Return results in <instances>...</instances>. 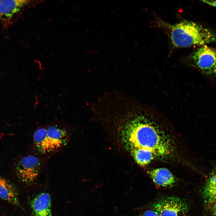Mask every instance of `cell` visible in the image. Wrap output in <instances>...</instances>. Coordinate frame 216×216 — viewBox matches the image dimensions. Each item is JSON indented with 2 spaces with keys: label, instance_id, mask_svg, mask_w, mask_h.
Instances as JSON below:
<instances>
[{
  "label": "cell",
  "instance_id": "obj_1",
  "mask_svg": "<svg viewBox=\"0 0 216 216\" xmlns=\"http://www.w3.org/2000/svg\"><path fill=\"white\" fill-rule=\"evenodd\" d=\"M135 108L130 98L125 96L118 100L112 110V118L122 122L123 137L127 146L131 150H149L156 157L170 154L173 149L170 140Z\"/></svg>",
  "mask_w": 216,
  "mask_h": 216
},
{
  "label": "cell",
  "instance_id": "obj_2",
  "mask_svg": "<svg viewBox=\"0 0 216 216\" xmlns=\"http://www.w3.org/2000/svg\"><path fill=\"white\" fill-rule=\"evenodd\" d=\"M169 26L171 40L176 47L202 46L216 42V34L213 31L195 22L186 21Z\"/></svg>",
  "mask_w": 216,
  "mask_h": 216
},
{
  "label": "cell",
  "instance_id": "obj_3",
  "mask_svg": "<svg viewBox=\"0 0 216 216\" xmlns=\"http://www.w3.org/2000/svg\"><path fill=\"white\" fill-rule=\"evenodd\" d=\"M33 137L35 148L40 153L46 154L65 146L70 139V133L65 125L54 122L38 128Z\"/></svg>",
  "mask_w": 216,
  "mask_h": 216
},
{
  "label": "cell",
  "instance_id": "obj_4",
  "mask_svg": "<svg viewBox=\"0 0 216 216\" xmlns=\"http://www.w3.org/2000/svg\"><path fill=\"white\" fill-rule=\"evenodd\" d=\"M159 216H185L188 209L187 203L176 196L164 197L154 202L150 207Z\"/></svg>",
  "mask_w": 216,
  "mask_h": 216
},
{
  "label": "cell",
  "instance_id": "obj_5",
  "mask_svg": "<svg viewBox=\"0 0 216 216\" xmlns=\"http://www.w3.org/2000/svg\"><path fill=\"white\" fill-rule=\"evenodd\" d=\"M193 65L207 75L216 74V50L206 45L202 46L192 54Z\"/></svg>",
  "mask_w": 216,
  "mask_h": 216
},
{
  "label": "cell",
  "instance_id": "obj_6",
  "mask_svg": "<svg viewBox=\"0 0 216 216\" xmlns=\"http://www.w3.org/2000/svg\"><path fill=\"white\" fill-rule=\"evenodd\" d=\"M41 165V160L38 157L32 155L24 157L17 164V175L23 182L31 184L38 176Z\"/></svg>",
  "mask_w": 216,
  "mask_h": 216
},
{
  "label": "cell",
  "instance_id": "obj_7",
  "mask_svg": "<svg viewBox=\"0 0 216 216\" xmlns=\"http://www.w3.org/2000/svg\"><path fill=\"white\" fill-rule=\"evenodd\" d=\"M50 196L42 193L37 195L32 200L31 208L34 216H52Z\"/></svg>",
  "mask_w": 216,
  "mask_h": 216
},
{
  "label": "cell",
  "instance_id": "obj_8",
  "mask_svg": "<svg viewBox=\"0 0 216 216\" xmlns=\"http://www.w3.org/2000/svg\"><path fill=\"white\" fill-rule=\"evenodd\" d=\"M28 2L22 0H0V19L4 22L9 21Z\"/></svg>",
  "mask_w": 216,
  "mask_h": 216
},
{
  "label": "cell",
  "instance_id": "obj_9",
  "mask_svg": "<svg viewBox=\"0 0 216 216\" xmlns=\"http://www.w3.org/2000/svg\"><path fill=\"white\" fill-rule=\"evenodd\" d=\"M149 175L154 183L161 187L171 186L176 182L174 176L166 168L153 169L149 172Z\"/></svg>",
  "mask_w": 216,
  "mask_h": 216
},
{
  "label": "cell",
  "instance_id": "obj_10",
  "mask_svg": "<svg viewBox=\"0 0 216 216\" xmlns=\"http://www.w3.org/2000/svg\"><path fill=\"white\" fill-rule=\"evenodd\" d=\"M0 197L14 205L19 204L17 192L14 187L1 178H0Z\"/></svg>",
  "mask_w": 216,
  "mask_h": 216
},
{
  "label": "cell",
  "instance_id": "obj_11",
  "mask_svg": "<svg viewBox=\"0 0 216 216\" xmlns=\"http://www.w3.org/2000/svg\"><path fill=\"white\" fill-rule=\"evenodd\" d=\"M203 195L206 203L216 202V167L211 171L204 187Z\"/></svg>",
  "mask_w": 216,
  "mask_h": 216
},
{
  "label": "cell",
  "instance_id": "obj_12",
  "mask_svg": "<svg viewBox=\"0 0 216 216\" xmlns=\"http://www.w3.org/2000/svg\"><path fill=\"white\" fill-rule=\"evenodd\" d=\"M131 151L137 163L142 166L148 164L156 157L151 151L143 148L134 149Z\"/></svg>",
  "mask_w": 216,
  "mask_h": 216
},
{
  "label": "cell",
  "instance_id": "obj_13",
  "mask_svg": "<svg viewBox=\"0 0 216 216\" xmlns=\"http://www.w3.org/2000/svg\"><path fill=\"white\" fill-rule=\"evenodd\" d=\"M141 216H159L158 214L151 208L145 210L142 213Z\"/></svg>",
  "mask_w": 216,
  "mask_h": 216
},
{
  "label": "cell",
  "instance_id": "obj_14",
  "mask_svg": "<svg viewBox=\"0 0 216 216\" xmlns=\"http://www.w3.org/2000/svg\"><path fill=\"white\" fill-rule=\"evenodd\" d=\"M203 2L210 5L216 7V0H202Z\"/></svg>",
  "mask_w": 216,
  "mask_h": 216
},
{
  "label": "cell",
  "instance_id": "obj_15",
  "mask_svg": "<svg viewBox=\"0 0 216 216\" xmlns=\"http://www.w3.org/2000/svg\"><path fill=\"white\" fill-rule=\"evenodd\" d=\"M214 210L215 212H216V202L214 204Z\"/></svg>",
  "mask_w": 216,
  "mask_h": 216
},
{
  "label": "cell",
  "instance_id": "obj_16",
  "mask_svg": "<svg viewBox=\"0 0 216 216\" xmlns=\"http://www.w3.org/2000/svg\"><path fill=\"white\" fill-rule=\"evenodd\" d=\"M215 213H216V212H215Z\"/></svg>",
  "mask_w": 216,
  "mask_h": 216
}]
</instances>
